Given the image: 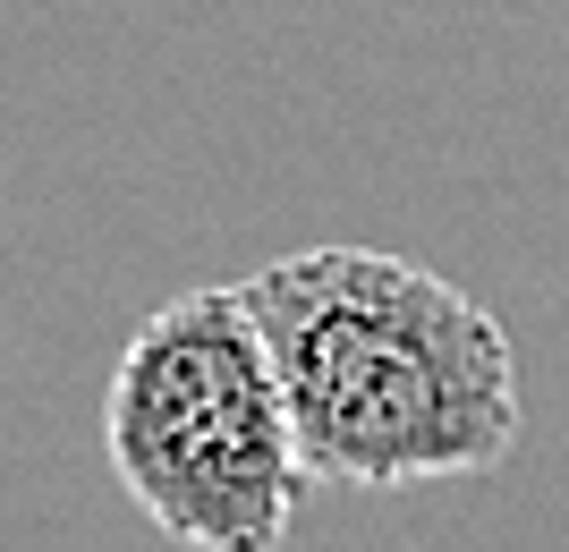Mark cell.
<instances>
[{
	"instance_id": "cell-1",
	"label": "cell",
	"mask_w": 569,
	"mask_h": 552,
	"mask_svg": "<svg viewBox=\"0 0 569 552\" xmlns=\"http://www.w3.org/2000/svg\"><path fill=\"white\" fill-rule=\"evenodd\" d=\"M281 365L315 484L400 493L485 476L519 451V349L433 264L382 247H307L238 281Z\"/></svg>"
},
{
	"instance_id": "cell-2",
	"label": "cell",
	"mask_w": 569,
	"mask_h": 552,
	"mask_svg": "<svg viewBox=\"0 0 569 552\" xmlns=\"http://www.w3.org/2000/svg\"><path fill=\"white\" fill-rule=\"evenodd\" d=\"M102 451L144 528L188 552H281L315 484L238 289H188L128 332L102 391Z\"/></svg>"
}]
</instances>
